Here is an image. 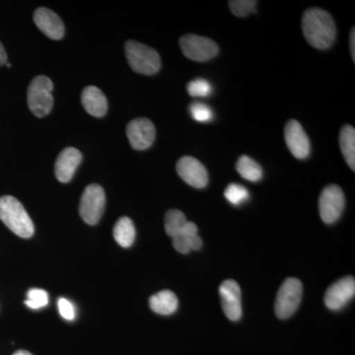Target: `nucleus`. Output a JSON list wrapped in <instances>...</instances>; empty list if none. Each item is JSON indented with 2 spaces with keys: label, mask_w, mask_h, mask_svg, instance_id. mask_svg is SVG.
Masks as SVG:
<instances>
[{
  "label": "nucleus",
  "mask_w": 355,
  "mask_h": 355,
  "mask_svg": "<svg viewBox=\"0 0 355 355\" xmlns=\"http://www.w3.org/2000/svg\"><path fill=\"white\" fill-rule=\"evenodd\" d=\"M302 30L308 43L318 50H327L335 43L336 23L333 16L324 9H307L303 14Z\"/></svg>",
  "instance_id": "1"
},
{
  "label": "nucleus",
  "mask_w": 355,
  "mask_h": 355,
  "mask_svg": "<svg viewBox=\"0 0 355 355\" xmlns=\"http://www.w3.org/2000/svg\"><path fill=\"white\" fill-rule=\"evenodd\" d=\"M0 220L21 238L34 234V223L19 200L10 196L0 198Z\"/></svg>",
  "instance_id": "2"
},
{
  "label": "nucleus",
  "mask_w": 355,
  "mask_h": 355,
  "mask_svg": "<svg viewBox=\"0 0 355 355\" xmlns=\"http://www.w3.org/2000/svg\"><path fill=\"white\" fill-rule=\"evenodd\" d=\"M125 51L128 64L133 71L144 76H153L160 69V55L150 46L139 42L128 41Z\"/></svg>",
  "instance_id": "3"
},
{
  "label": "nucleus",
  "mask_w": 355,
  "mask_h": 355,
  "mask_svg": "<svg viewBox=\"0 0 355 355\" xmlns=\"http://www.w3.org/2000/svg\"><path fill=\"white\" fill-rule=\"evenodd\" d=\"M53 84L49 77L39 76L33 79L28 88V105L38 118L48 116L53 106Z\"/></svg>",
  "instance_id": "4"
},
{
  "label": "nucleus",
  "mask_w": 355,
  "mask_h": 355,
  "mask_svg": "<svg viewBox=\"0 0 355 355\" xmlns=\"http://www.w3.org/2000/svg\"><path fill=\"white\" fill-rule=\"evenodd\" d=\"M303 286L297 279H286L277 292L275 300V314L279 319H287L291 317L298 309L302 300Z\"/></svg>",
  "instance_id": "5"
},
{
  "label": "nucleus",
  "mask_w": 355,
  "mask_h": 355,
  "mask_svg": "<svg viewBox=\"0 0 355 355\" xmlns=\"http://www.w3.org/2000/svg\"><path fill=\"white\" fill-rule=\"evenodd\" d=\"M106 205V196L100 184H92L86 187L79 205V214L89 225L99 222Z\"/></svg>",
  "instance_id": "6"
},
{
  "label": "nucleus",
  "mask_w": 355,
  "mask_h": 355,
  "mask_svg": "<svg viewBox=\"0 0 355 355\" xmlns=\"http://www.w3.org/2000/svg\"><path fill=\"white\" fill-rule=\"evenodd\" d=\"M179 43L184 55L195 62H207L219 53L218 46L214 40L198 35H184Z\"/></svg>",
  "instance_id": "7"
},
{
  "label": "nucleus",
  "mask_w": 355,
  "mask_h": 355,
  "mask_svg": "<svg viewBox=\"0 0 355 355\" xmlns=\"http://www.w3.org/2000/svg\"><path fill=\"white\" fill-rule=\"evenodd\" d=\"M345 198L338 184H329L322 191L319 198V211L322 220L327 224L335 223L345 209Z\"/></svg>",
  "instance_id": "8"
},
{
  "label": "nucleus",
  "mask_w": 355,
  "mask_h": 355,
  "mask_svg": "<svg viewBox=\"0 0 355 355\" xmlns=\"http://www.w3.org/2000/svg\"><path fill=\"white\" fill-rule=\"evenodd\" d=\"M127 135L130 146L135 150H146L153 146L156 130L153 121L146 118L135 119L128 123Z\"/></svg>",
  "instance_id": "9"
},
{
  "label": "nucleus",
  "mask_w": 355,
  "mask_h": 355,
  "mask_svg": "<svg viewBox=\"0 0 355 355\" xmlns=\"http://www.w3.org/2000/svg\"><path fill=\"white\" fill-rule=\"evenodd\" d=\"M177 173L187 184L193 188H205L209 184V174L202 162L191 156H184L178 161Z\"/></svg>",
  "instance_id": "10"
},
{
  "label": "nucleus",
  "mask_w": 355,
  "mask_h": 355,
  "mask_svg": "<svg viewBox=\"0 0 355 355\" xmlns=\"http://www.w3.org/2000/svg\"><path fill=\"white\" fill-rule=\"evenodd\" d=\"M222 309L231 321H238L242 317L241 288L233 279L224 280L219 287Z\"/></svg>",
  "instance_id": "11"
},
{
  "label": "nucleus",
  "mask_w": 355,
  "mask_h": 355,
  "mask_svg": "<svg viewBox=\"0 0 355 355\" xmlns=\"http://www.w3.org/2000/svg\"><path fill=\"white\" fill-rule=\"evenodd\" d=\"M355 280L352 277H343L329 287L324 294V303L330 310L343 309L354 298Z\"/></svg>",
  "instance_id": "12"
},
{
  "label": "nucleus",
  "mask_w": 355,
  "mask_h": 355,
  "mask_svg": "<svg viewBox=\"0 0 355 355\" xmlns=\"http://www.w3.org/2000/svg\"><path fill=\"white\" fill-rule=\"evenodd\" d=\"M286 146L294 157L306 159L310 155L311 144L309 137L301 123L296 120L287 121L284 130Z\"/></svg>",
  "instance_id": "13"
},
{
  "label": "nucleus",
  "mask_w": 355,
  "mask_h": 355,
  "mask_svg": "<svg viewBox=\"0 0 355 355\" xmlns=\"http://www.w3.org/2000/svg\"><path fill=\"white\" fill-rule=\"evenodd\" d=\"M34 22L40 31L48 38L60 40L64 35V25L60 16L48 8L37 9L34 13Z\"/></svg>",
  "instance_id": "14"
},
{
  "label": "nucleus",
  "mask_w": 355,
  "mask_h": 355,
  "mask_svg": "<svg viewBox=\"0 0 355 355\" xmlns=\"http://www.w3.org/2000/svg\"><path fill=\"white\" fill-rule=\"evenodd\" d=\"M83 160V154L78 149L67 147L60 153L55 166V177L62 183H69L73 178L77 167Z\"/></svg>",
  "instance_id": "15"
},
{
  "label": "nucleus",
  "mask_w": 355,
  "mask_h": 355,
  "mask_svg": "<svg viewBox=\"0 0 355 355\" xmlns=\"http://www.w3.org/2000/svg\"><path fill=\"white\" fill-rule=\"evenodd\" d=\"M172 239L173 246L181 254H188L191 250L198 251L202 247V238L198 236L197 225L193 222H187L182 232Z\"/></svg>",
  "instance_id": "16"
},
{
  "label": "nucleus",
  "mask_w": 355,
  "mask_h": 355,
  "mask_svg": "<svg viewBox=\"0 0 355 355\" xmlns=\"http://www.w3.org/2000/svg\"><path fill=\"white\" fill-rule=\"evenodd\" d=\"M81 102L86 112L97 118L104 116L108 110L106 96L96 86H88L84 89L81 95Z\"/></svg>",
  "instance_id": "17"
},
{
  "label": "nucleus",
  "mask_w": 355,
  "mask_h": 355,
  "mask_svg": "<svg viewBox=\"0 0 355 355\" xmlns=\"http://www.w3.org/2000/svg\"><path fill=\"white\" fill-rule=\"evenodd\" d=\"M179 301L176 294L170 291H162L149 299L151 310L159 315H171L176 312Z\"/></svg>",
  "instance_id": "18"
},
{
  "label": "nucleus",
  "mask_w": 355,
  "mask_h": 355,
  "mask_svg": "<svg viewBox=\"0 0 355 355\" xmlns=\"http://www.w3.org/2000/svg\"><path fill=\"white\" fill-rule=\"evenodd\" d=\"M113 234L114 240L123 248H130L135 242V228L132 219L127 216L121 217L114 225Z\"/></svg>",
  "instance_id": "19"
},
{
  "label": "nucleus",
  "mask_w": 355,
  "mask_h": 355,
  "mask_svg": "<svg viewBox=\"0 0 355 355\" xmlns=\"http://www.w3.org/2000/svg\"><path fill=\"white\" fill-rule=\"evenodd\" d=\"M340 150L347 164L355 170V130L349 125L343 127L340 133Z\"/></svg>",
  "instance_id": "20"
},
{
  "label": "nucleus",
  "mask_w": 355,
  "mask_h": 355,
  "mask_svg": "<svg viewBox=\"0 0 355 355\" xmlns=\"http://www.w3.org/2000/svg\"><path fill=\"white\" fill-rule=\"evenodd\" d=\"M236 169L242 178L250 182H258L263 178V169L259 163L247 155L238 159Z\"/></svg>",
  "instance_id": "21"
},
{
  "label": "nucleus",
  "mask_w": 355,
  "mask_h": 355,
  "mask_svg": "<svg viewBox=\"0 0 355 355\" xmlns=\"http://www.w3.org/2000/svg\"><path fill=\"white\" fill-rule=\"evenodd\" d=\"M187 217L179 209H171L165 216V230L168 236L173 238L182 232L186 225Z\"/></svg>",
  "instance_id": "22"
},
{
  "label": "nucleus",
  "mask_w": 355,
  "mask_h": 355,
  "mask_svg": "<svg viewBox=\"0 0 355 355\" xmlns=\"http://www.w3.org/2000/svg\"><path fill=\"white\" fill-rule=\"evenodd\" d=\"M224 197L233 205H240L249 198V191L242 184H230L224 191Z\"/></svg>",
  "instance_id": "23"
},
{
  "label": "nucleus",
  "mask_w": 355,
  "mask_h": 355,
  "mask_svg": "<svg viewBox=\"0 0 355 355\" xmlns=\"http://www.w3.org/2000/svg\"><path fill=\"white\" fill-rule=\"evenodd\" d=\"M25 304L31 309L38 310L49 304V294L44 289L32 288L28 291Z\"/></svg>",
  "instance_id": "24"
},
{
  "label": "nucleus",
  "mask_w": 355,
  "mask_h": 355,
  "mask_svg": "<svg viewBox=\"0 0 355 355\" xmlns=\"http://www.w3.org/2000/svg\"><path fill=\"white\" fill-rule=\"evenodd\" d=\"M188 92L191 97H209L212 92L211 84L205 79L198 78L188 84Z\"/></svg>",
  "instance_id": "25"
},
{
  "label": "nucleus",
  "mask_w": 355,
  "mask_h": 355,
  "mask_svg": "<svg viewBox=\"0 0 355 355\" xmlns=\"http://www.w3.org/2000/svg\"><path fill=\"white\" fill-rule=\"evenodd\" d=\"M231 11L237 17H246L254 12L258 2L253 0H231L228 2Z\"/></svg>",
  "instance_id": "26"
},
{
  "label": "nucleus",
  "mask_w": 355,
  "mask_h": 355,
  "mask_svg": "<svg viewBox=\"0 0 355 355\" xmlns=\"http://www.w3.org/2000/svg\"><path fill=\"white\" fill-rule=\"evenodd\" d=\"M190 111L193 120L198 123H209L214 118L211 109L202 103L196 102L191 105Z\"/></svg>",
  "instance_id": "27"
},
{
  "label": "nucleus",
  "mask_w": 355,
  "mask_h": 355,
  "mask_svg": "<svg viewBox=\"0 0 355 355\" xmlns=\"http://www.w3.org/2000/svg\"><path fill=\"white\" fill-rule=\"evenodd\" d=\"M58 306L60 314L62 315L64 319L69 320V321H72V320L76 319V309H74V306L71 302H69L67 299H58Z\"/></svg>",
  "instance_id": "28"
},
{
  "label": "nucleus",
  "mask_w": 355,
  "mask_h": 355,
  "mask_svg": "<svg viewBox=\"0 0 355 355\" xmlns=\"http://www.w3.org/2000/svg\"><path fill=\"white\" fill-rule=\"evenodd\" d=\"M349 48H350V55H352V60H354V62H355V29H354V27L352 28V31H350Z\"/></svg>",
  "instance_id": "29"
},
{
  "label": "nucleus",
  "mask_w": 355,
  "mask_h": 355,
  "mask_svg": "<svg viewBox=\"0 0 355 355\" xmlns=\"http://www.w3.org/2000/svg\"><path fill=\"white\" fill-rule=\"evenodd\" d=\"M7 62V55L6 51L4 50L3 46L0 43V67L6 64Z\"/></svg>",
  "instance_id": "30"
},
{
  "label": "nucleus",
  "mask_w": 355,
  "mask_h": 355,
  "mask_svg": "<svg viewBox=\"0 0 355 355\" xmlns=\"http://www.w3.org/2000/svg\"><path fill=\"white\" fill-rule=\"evenodd\" d=\"M13 355H33L32 354H30L29 352H27V350H18V352H16L15 354Z\"/></svg>",
  "instance_id": "31"
}]
</instances>
